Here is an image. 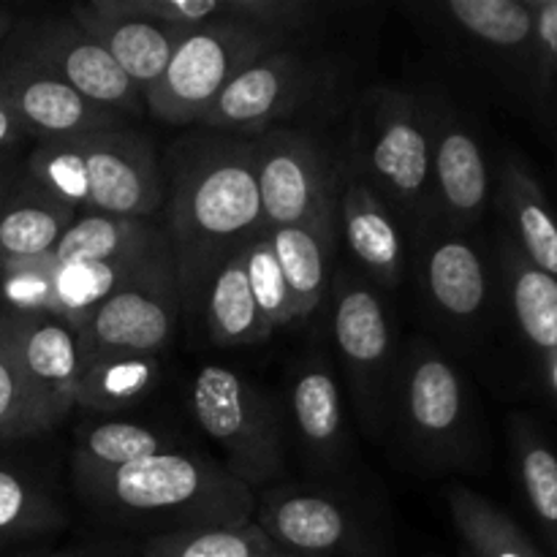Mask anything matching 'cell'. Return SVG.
I'll use <instances>...</instances> for the list:
<instances>
[{
	"instance_id": "cell-1",
	"label": "cell",
	"mask_w": 557,
	"mask_h": 557,
	"mask_svg": "<svg viewBox=\"0 0 557 557\" xmlns=\"http://www.w3.org/2000/svg\"><path fill=\"white\" fill-rule=\"evenodd\" d=\"M163 183L180 297L199 313L223 261L264 234L253 141L212 131L180 136L169 147Z\"/></svg>"
},
{
	"instance_id": "cell-2",
	"label": "cell",
	"mask_w": 557,
	"mask_h": 557,
	"mask_svg": "<svg viewBox=\"0 0 557 557\" xmlns=\"http://www.w3.org/2000/svg\"><path fill=\"white\" fill-rule=\"evenodd\" d=\"M79 498L101 520L158 533L245 528L256 522V493L221 462L180 451L101 473L74 476Z\"/></svg>"
},
{
	"instance_id": "cell-3",
	"label": "cell",
	"mask_w": 557,
	"mask_h": 557,
	"mask_svg": "<svg viewBox=\"0 0 557 557\" xmlns=\"http://www.w3.org/2000/svg\"><path fill=\"white\" fill-rule=\"evenodd\" d=\"M27 172V177L76 212L147 221L166 199L156 147L125 128L41 141Z\"/></svg>"
},
{
	"instance_id": "cell-4",
	"label": "cell",
	"mask_w": 557,
	"mask_h": 557,
	"mask_svg": "<svg viewBox=\"0 0 557 557\" xmlns=\"http://www.w3.org/2000/svg\"><path fill=\"white\" fill-rule=\"evenodd\" d=\"M354 172L386 199L413 234L435 218L433 163L422 107L397 90H375L357 114Z\"/></svg>"
},
{
	"instance_id": "cell-5",
	"label": "cell",
	"mask_w": 557,
	"mask_h": 557,
	"mask_svg": "<svg viewBox=\"0 0 557 557\" xmlns=\"http://www.w3.org/2000/svg\"><path fill=\"white\" fill-rule=\"evenodd\" d=\"M183 297L166 234L147 250L128 281L76 332L82 368L98 359L158 357L172 343Z\"/></svg>"
},
{
	"instance_id": "cell-6",
	"label": "cell",
	"mask_w": 557,
	"mask_h": 557,
	"mask_svg": "<svg viewBox=\"0 0 557 557\" xmlns=\"http://www.w3.org/2000/svg\"><path fill=\"white\" fill-rule=\"evenodd\" d=\"M286 41V36L239 22H212L185 33L163 76L145 96V112L169 125H199L234 76Z\"/></svg>"
},
{
	"instance_id": "cell-7",
	"label": "cell",
	"mask_w": 557,
	"mask_h": 557,
	"mask_svg": "<svg viewBox=\"0 0 557 557\" xmlns=\"http://www.w3.org/2000/svg\"><path fill=\"white\" fill-rule=\"evenodd\" d=\"M190 408L226 455V471L250 490L275 482L286 466V446L277 408L270 397L234 370L207 364L190 386Z\"/></svg>"
},
{
	"instance_id": "cell-8",
	"label": "cell",
	"mask_w": 557,
	"mask_h": 557,
	"mask_svg": "<svg viewBox=\"0 0 557 557\" xmlns=\"http://www.w3.org/2000/svg\"><path fill=\"white\" fill-rule=\"evenodd\" d=\"M332 330L357 413L370 430L384 422L395 384V335L379 294L354 270L332 281Z\"/></svg>"
},
{
	"instance_id": "cell-9",
	"label": "cell",
	"mask_w": 557,
	"mask_h": 557,
	"mask_svg": "<svg viewBox=\"0 0 557 557\" xmlns=\"http://www.w3.org/2000/svg\"><path fill=\"white\" fill-rule=\"evenodd\" d=\"M250 141L264 232L335 223V177L310 136L275 125Z\"/></svg>"
},
{
	"instance_id": "cell-10",
	"label": "cell",
	"mask_w": 557,
	"mask_h": 557,
	"mask_svg": "<svg viewBox=\"0 0 557 557\" xmlns=\"http://www.w3.org/2000/svg\"><path fill=\"white\" fill-rule=\"evenodd\" d=\"M11 58L36 65L38 71L54 76L87 101L120 117L145 112V98L134 82L87 33L79 30L71 16H44L27 22L16 33Z\"/></svg>"
},
{
	"instance_id": "cell-11",
	"label": "cell",
	"mask_w": 557,
	"mask_h": 557,
	"mask_svg": "<svg viewBox=\"0 0 557 557\" xmlns=\"http://www.w3.org/2000/svg\"><path fill=\"white\" fill-rule=\"evenodd\" d=\"M315 87V69L294 49H275L234 76L199 125L212 134L259 136L297 112Z\"/></svg>"
},
{
	"instance_id": "cell-12",
	"label": "cell",
	"mask_w": 557,
	"mask_h": 557,
	"mask_svg": "<svg viewBox=\"0 0 557 557\" xmlns=\"http://www.w3.org/2000/svg\"><path fill=\"white\" fill-rule=\"evenodd\" d=\"M395 375L400 422L411 444L430 460H455L468 433V397L455 364L417 343Z\"/></svg>"
},
{
	"instance_id": "cell-13",
	"label": "cell",
	"mask_w": 557,
	"mask_h": 557,
	"mask_svg": "<svg viewBox=\"0 0 557 557\" xmlns=\"http://www.w3.org/2000/svg\"><path fill=\"white\" fill-rule=\"evenodd\" d=\"M433 163L435 218L451 232H466L484 218L493 196V174L476 134L449 107L422 109Z\"/></svg>"
},
{
	"instance_id": "cell-14",
	"label": "cell",
	"mask_w": 557,
	"mask_h": 557,
	"mask_svg": "<svg viewBox=\"0 0 557 557\" xmlns=\"http://www.w3.org/2000/svg\"><path fill=\"white\" fill-rule=\"evenodd\" d=\"M14 319L16 359L30 397L38 435H44L58 428L76 408L82 373L76 332L65 321L47 313L14 310Z\"/></svg>"
},
{
	"instance_id": "cell-15",
	"label": "cell",
	"mask_w": 557,
	"mask_h": 557,
	"mask_svg": "<svg viewBox=\"0 0 557 557\" xmlns=\"http://www.w3.org/2000/svg\"><path fill=\"white\" fill-rule=\"evenodd\" d=\"M0 101L20 117L27 134L41 136V141L123 128L125 120L87 101L85 96L38 71L36 65L14 58L0 63Z\"/></svg>"
},
{
	"instance_id": "cell-16",
	"label": "cell",
	"mask_w": 557,
	"mask_h": 557,
	"mask_svg": "<svg viewBox=\"0 0 557 557\" xmlns=\"http://www.w3.org/2000/svg\"><path fill=\"white\" fill-rule=\"evenodd\" d=\"M103 11L158 22L169 30L194 33L212 22H239L286 36L308 25L313 5L302 0H96Z\"/></svg>"
},
{
	"instance_id": "cell-17",
	"label": "cell",
	"mask_w": 557,
	"mask_h": 557,
	"mask_svg": "<svg viewBox=\"0 0 557 557\" xmlns=\"http://www.w3.org/2000/svg\"><path fill=\"white\" fill-rule=\"evenodd\" d=\"M256 525L272 547L294 557H335L354 542L351 515L330 495H272L256 509Z\"/></svg>"
},
{
	"instance_id": "cell-18",
	"label": "cell",
	"mask_w": 557,
	"mask_h": 557,
	"mask_svg": "<svg viewBox=\"0 0 557 557\" xmlns=\"http://www.w3.org/2000/svg\"><path fill=\"white\" fill-rule=\"evenodd\" d=\"M71 20L117 63V69L134 82L141 98L161 79L174 49L185 36V33L158 25V22L141 20V16L103 11L96 0L74 5Z\"/></svg>"
},
{
	"instance_id": "cell-19",
	"label": "cell",
	"mask_w": 557,
	"mask_h": 557,
	"mask_svg": "<svg viewBox=\"0 0 557 557\" xmlns=\"http://www.w3.org/2000/svg\"><path fill=\"white\" fill-rule=\"evenodd\" d=\"M457 30L466 33L493 58L509 65L517 85L533 103L536 82V22L531 0H449L444 3Z\"/></svg>"
},
{
	"instance_id": "cell-20",
	"label": "cell",
	"mask_w": 557,
	"mask_h": 557,
	"mask_svg": "<svg viewBox=\"0 0 557 557\" xmlns=\"http://www.w3.org/2000/svg\"><path fill=\"white\" fill-rule=\"evenodd\" d=\"M343 239L357 259V264L379 283L381 288H397L403 277V234L395 212L386 201L359 177L348 172L341 196Z\"/></svg>"
},
{
	"instance_id": "cell-21",
	"label": "cell",
	"mask_w": 557,
	"mask_h": 557,
	"mask_svg": "<svg viewBox=\"0 0 557 557\" xmlns=\"http://www.w3.org/2000/svg\"><path fill=\"white\" fill-rule=\"evenodd\" d=\"M498 207L517 248L557 281V215L531 166L515 152L500 163Z\"/></svg>"
},
{
	"instance_id": "cell-22",
	"label": "cell",
	"mask_w": 557,
	"mask_h": 557,
	"mask_svg": "<svg viewBox=\"0 0 557 557\" xmlns=\"http://www.w3.org/2000/svg\"><path fill=\"white\" fill-rule=\"evenodd\" d=\"M79 212L49 194L36 180H22L5 190L0 205V264L38 259L58 248Z\"/></svg>"
},
{
	"instance_id": "cell-23",
	"label": "cell",
	"mask_w": 557,
	"mask_h": 557,
	"mask_svg": "<svg viewBox=\"0 0 557 557\" xmlns=\"http://www.w3.org/2000/svg\"><path fill=\"white\" fill-rule=\"evenodd\" d=\"M424 288L449 321H476L487 308L490 294L482 253L455 234L441 237L424 253Z\"/></svg>"
},
{
	"instance_id": "cell-24",
	"label": "cell",
	"mask_w": 557,
	"mask_h": 557,
	"mask_svg": "<svg viewBox=\"0 0 557 557\" xmlns=\"http://www.w3.org/2000/svg\"><path fill=\"white\" fill-rule=\"evenodd\" d=\"M277 256L288 297H292L294 319H308L324 302L332 286V245H335V223L319 226H286L264 232Z\"/></svg>"
},
{
	"instance_id": "cell-25",
	"label": "cell",
	"mask_w": 557,
	"mask_h": 557,
	"mask_svg": "<svg viewBox=\"0 0 557 557\" xmlns=\"http://www.w3.org/2000/svg\"><path fill=\"white\" fill-rule=\"evenodd\" d=\"M511 308L522 335L539 351L544 364L557 359V281L525 259L515 239L500 243Z\"/></svg>"
},
{
	"instance_id": "cell-26",
	"label": "cell",
	"mask_w": 557,
	"mask_h": 557,
	"mask_svg": "<svg viewBox=\"0 0 557 557\" xmlns=\"http://www.w3.org/2000/svg\"><path fill=\"white\" fill-rule=\"evenodd\" d=\"M243 250L223 261L205 299V319L212 343L226 348L256 346L272 335V326L267 324L250 292Z\"/></svg>"
},
{
	"instance_id": "cell-27",
	"label": "cell",
	"mask_w": 557,
	"mask_h": 557,
	"mask_svg": "<svg viewBox=\"0 0 557 557\" xmlns=\"http://www.w3.org/2000/svg\"><path fill=\"white\" fill-rule=\"evenodd\" d=\"M292 413L305 449L321 466L341 460L343 397L326 362H313L292 384Z\"/></svg>"
},
{
	"instance_id": "cell-28",
	"label": "cell",
	"mask_w": 557,
	"mask_h": 557,
	"mask_svg": "<svg viewBox=\"0 0 557 557\" xmlns=\"http://www.w3.org/2000/svg\"><path fill=\"white\" fill-rule=\"evenodd\" d=\"M161 228L150 221H128V218L96 215V212H79L71 223L69 232L52 250L58 264L65 261H128L139 259L152 248Z\"/></svg>"
},
{
	"instance_id": "cell-29",
	"label": "cell",
	"mask_w": 557,
	"mask_h": 557,
	"mask_svg": "<svg viewBox=\"0 0 557 557\" xmlns=\"http://www.w3.org/2000/svg\"><path fill=\"white\" fill-rule=\"evenodd\" d=\"M449 511L473 557H544L506 511L473 490H449Z\"/></svg>"
},
{
	"instance_id": "cell-30",
	"label": "cell",
	"mask_w": 557,
	"mask_h": 557,
	"mask_svg": "<svg viewBox=\"0 0 557 557\" xmlns=\"http://www.w3.org/2000/svg\"><path fill=\"white\" fill-rule=\"evenodd\" d=\"M145 256L147 253H141L139 259L128 261H65V264L54 261L58 264V275H54V319L65 321L71 330L79 332L82 324L128 281L131 272L139 267Z\"/></svg>"
},
{
	"instance_id": "cell-31",
	"label": "cell",
	"mask_w": 557,
	"mask_h": 557,
	"mask_svg": "<svg viewBox=\"0 0 557 557\" xmlns=\"http://www.w3.org/2000/svg\"><path fill=\"white\" fill-rule=\"evenodd\" d=\"M161 451H166V446L156 430L131 422H101L76 435L71 473L82 476V473L114 471Z\"/></svg>"
},
{
	"instance_id": "cell-32",
	"label": "cell",
	"mask_w": 557,
	"mask_h": 557,
	"mask_svg": "<svg viewBox=\"0 0 557 557\" xmlns=\"http://www.w3.org/2000/svg\"><path fill=\"white\" fill-rule=\"evenodd\" d=\"M156 357L98 359L82 368L76 408L85 411H120L152 389L158 379Z\"/></svg>"
},
{
	"instance_id": "cell-33",
	"label": "cell",
	"mask_w": 557,
	"mask_h": 557,
	"mask_svg": "<svg viewBox=\"0 0 557 557\" xmlns=\"http://www.w3.org/2000/svg\"><path fill=\"white\" fill-rule=\"evenodd\" d=\"M272 549L275 547L256 522L245 528L158 533L141 544L145 557H267Z\"/></svg>"
},
{
	"instance_id": "cell-34",
	"label": "cell",
	"mask_w": 557,
	"mask_h": 557,
	"mask_svg": "<svg viewBox=\"0 0 557 557\" xmlns=\"http://www.w3.org/2000/svg\"><path fill=\"white\" fill-rule=\"evenodd\" d=\"M63 511L30 479L0 468V544L54 531Z\"/></svg>"
},
{
	"instance_id": "cell-35",
	"label": "cell",
	"mask_w": 557,
	"mask_h": 557,
	"mask_svg": "<svg viewBox=\"0 0 557 557\" xmlns=\"http://www.w3.org/2000/svg\"><path fill=\"white\" fill-rule=\"evenodd\" d=\"M38 435L30 397L16 359L14 310H0V441Z\"/></svg>"
},
{
	"instance_id": "cell-36",
	"label": "cell",
	"mask_w": 557,
	"mask_h": 557,
	"mask_svg": "<svg viewBox=\"0 0 557 557\" xmlns=\"http://www.w3.org/2000/svg\"><path fill=\"white\" fill-rule=\"evenodd\" d=\"M517 455L528 504L557 553V455L528 428L517 433Z\"/></svg>"
},
{
	"instance_id": "cell-37",
	"label": "cell",
	"mask_w": 557,
	"mask_h": 557,
	"mask_svg": "<svg viewBox=\"0 0 557 557\" xmlns=\"http://www.w3.org/2000/svg\"><path fill=\"white\" fill-rule=\"evenodd\" d=\"M243 253L250 292H253L256 305H259L261 315H264L267 324L272 326V332L297 321L294 319L286 277H283L281 264H277V256L275 250H272L270 237H267V234H259V237L250 239V243L245 245Z\"/></svg>"
},
{
	"instance_id": "cell-38",
	"label": "cell",
	"mask_w": 557,
	"mask_h": 557,
	"mask_svg": "<svg viewBox=\"0 0 557 557\" xmlns=\"http://www.w3.org/2000/svg\"><path fill=\"white\" fill-rule=\"evenodd\" d=\"M3 292L11 310L20 313H47L54 315V264L52 253L38 256V259L3 261Z\"/></svg>"
},
{
	"instance_id": "cell-39",
	"label": "cell",
	"mask_w": 557,
	"mask_h": 557,
	"mask_svg": "<svg viewBox=\"0 0 557 557\" xmlns=\"http://www.w3.org/2000/svg\"><path fill=\"white\" fill-rule=\"evenodd\" d=\"M536 22V82L533 109L557 123V0H531Z\"/></svg>"
},
{
	"instance_id": "cell-40",
	"label": "cell",
	"mask_w": 557,
	"mask_h": 557,
	"mask_svg": "<svg viewBox=\"0 0 557 557\" xmlns=\"http://www.w3.org/2000/svg\"><path fill=\"white\" fill-rule=\"evenodd\" d=\"M22 134H27V131L22 128L20 117H16V114L11 112L3 101H0V150L16 145V141L22 139Z\"/></svg>"
},
{
	"instance_id": "cell-41",
	"label": "cell",
	"mask_w": 557,
	"mask_h": 557,
	"mask_svg": "<svg viewBox=\"0 0 557 557\" xmlns=\"http://www.w3.org/2000/svg\"><path fill=\"white\" fill-rule=\"evenodd\" d=\"M5 190H9V183H5V180L0 177V205H3V199H5Z\"/></svg>"
},
{
	"instance_id": "cell-42",
	"label": "cell",
	"mask_w": 557,
	"mask_h": 557,
	"mask_svg": "<svg viewBox=\"0 0 557 557\" xmlns=\"http://www.w3.org/2000/svg\"><path fill=\"white\" fill-rule=\"evenodd\" d=\"M267 557H294V555H288V553H275V549H272V553L267 555Z\"/></svg>"
},
{
	"instance_id": "cell-43",
	"label": "cell",
	"mask_w": 557,
	"mask_h": 557,
	"mask_svg": "<svg viewBox=\"0 0 557 557\" xmlns=\"http://www.w3.org/2000/svg\"><path fill=\"white\" fill-rule=\"evenodd\" d=\"M54 557H65V555H54Z\"/></svg>"
},
{
	"instance_id": "cell-44",
	"label": "cell",
	"mask_w": 557,
	"mask_h": 557,
	"mask_svg": "<svg viewBox=\"0 0 557 557\" xmlns=\"http://www.w3.org/2000/svg\"><path fill=\"white\" fill-rule=\"evenodd\" d=\"M555 125H557V123H555Z\"/></svg>"
}]
</instances>
